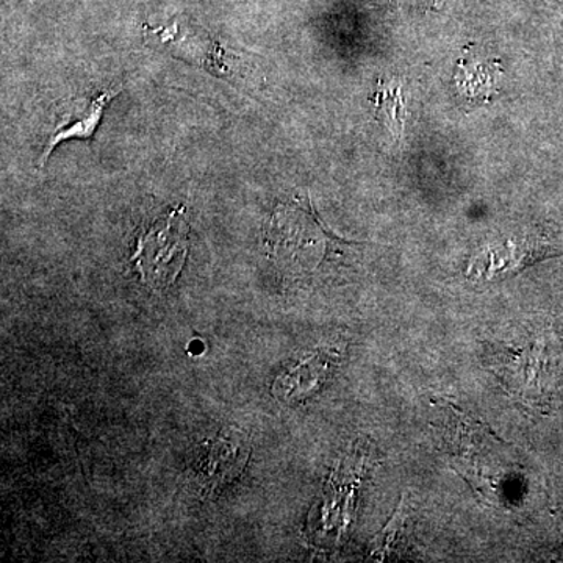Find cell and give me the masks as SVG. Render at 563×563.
Returning a JSON list of instances; mask_svg holds the SVG:
<instances>
[{
    "instance_id": "cell-1",
    "label": "cell",
    "mask_w": 563,
    "mask_h": 563,
    "mask_svg": "<svg viewBox=\"0 0 563 563\" xmlns=\"http://www.w3.org/2000/svg\"><path fill=\"white\" fill-rule=\"evenodd\" d=\"M268 243L280 265L301 273L313 272L329 251L344 244L325 231L309 199H295L277 207L269 222Z\"/></svg>"
},
{
    "instance_id": "cell-2",
    "label": "cell",
    "mask_w": 563,
    "mask_h": 563,
    "mask_svg": "<svg viewBox=\"0 0 563 563\" xmlns=\"http://www.w3.org/2000/svg\"><path fill=\"white\" fill-rule=\"evenodd\" d=\"M188 251V224L184 209L168 211L141 233L132 261L143 280L155 290L168 288L184 268Z\"/></svg>"
},
{
    "instance_id": "cell-3",
    "label": "cell",
    "mask_w": 563,
    "mask_h": 563,
    "mask_svg": "<svg viewBox=\"0 0 563 563\" xmlns=\"http://www.w3.org/2000/svg\"><path fill=\"white\" fill-rule=\"evenodd\" d=\"M563 255V236L558 233L533 231L512 236L506 242L493 244L477 255L470 266V274L492 280L531 266L544 258Z\"/></svg>"
},
{
    "instance_id": "cell-4",
    "label": "cell",
    "mask_w": 563,
    "mask_h": 563,
    "mask_svg": "<svg viewBox=\"0 0 563 563\" xmlns=\"http://www.w3.org/2000/svg\"><path fill=\"white\" fill-rule=\"evenodd\" d=\"M120 91H102L92 96L90 99H81V103H74L73 109L60 122H58L55 132L52 133L47 141L46 150L41 155V165L49 157L51 152L62 141L69 139H90L92 133L98 129L99 122L102 120L103 110L107 103L114 98Z\"/></svg>"
},
{
    "instance_id": "cell-5",
    "label": "cell",
    "mask_w": 563,
    "mask_h": 563,
    "mask_svg": "<svg viewBox=\"0 0 563 563\" xmlns=\"http://www.w3.org/2000/svg\"><path fill=\"white\" fill-rule=\"evenodd\" d=\"M373 101L376 103L377 118L383 122L384 128L390 131L393 139L398 140L407 118L401 85L396 80H379Z\"/></svg>"
},
{
    "instance_id": "cell-6",
    "label": "cell",
    "mask_w": 563,
    "mask_h": 563,
    "mask_svg": "<svg viewBox=\"0 0 563 563\" xmlns=\"http://www.w3.org/2000/svg\"><path fill=\"white\" fill-rule=\"evenodd\" d=\"M498 74L499 68L496 63L476 60L466 63L461 60L457 76H455V84H457L462 95L468 96L470 99H484V101H487L488 96L495 91Z\"/></svg>"
},
{
    "instance_id": "cell-7",
    "label": "cell",
    "mask_w": 563,
    "mask_h": 563,
    "mask_svg": "<svg viewBox=\"0 0 563 563\" xmlns=\"http://www.w3.org/2000/svg\"><path fill=\"white\" fill-rule=\"evenodd\" d=\"M406 509H404V503L399 504L398 512L395 514L390 523L380 533L379 540L374 547L373 558L385 561L393 554H398V542L401 539L404 531H406Z\"/></svg>"
},
{
    "instance_id": "cell-8",
    "label": "cell",
    "mask_w": 563,
    "mask_h": 563,
    "mask_svg": "<svg viewBox=\"0 0 563 563\" xmlns=\"http://www.w3.org/2000/svg\"><path fill=\"white\" fill-rule=\"evenodd\" d=\"M398 5L424 7V9L439 10L442 9L444 0H391Z\"/></svg>"
},
{
    "instance_id": "cell-9",
    "label": "cell",
    "mask_w": 563,
    "mask_h": 563,
    "mask_svg": "<svg viewBox=\"0 0 563 563\" xmlns=\"http://www.w3.org/2000/svg\"><path fill=\"white\" fill-rule=\"evenodd\" d=\"M188 350H190L191 354H201V352L203 351V343L199 342V340H196V342L190 343Z\"/></svg>"
}]
</instances>
